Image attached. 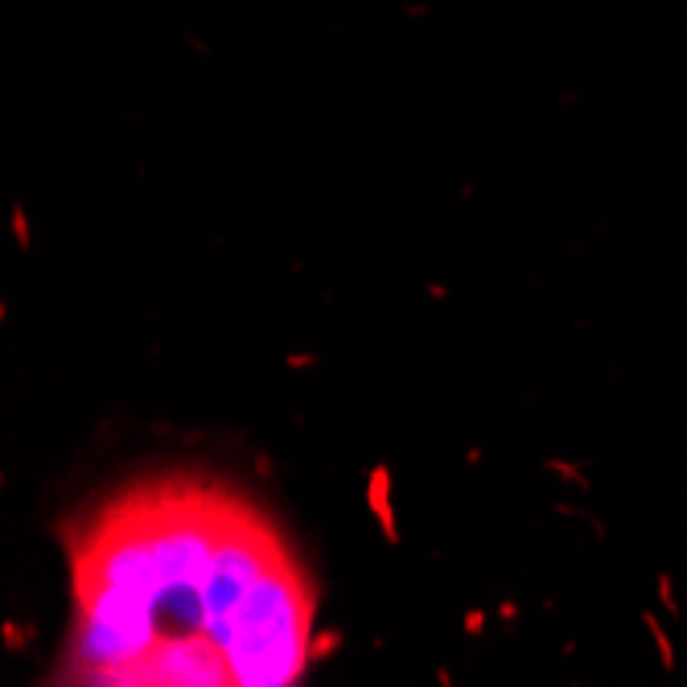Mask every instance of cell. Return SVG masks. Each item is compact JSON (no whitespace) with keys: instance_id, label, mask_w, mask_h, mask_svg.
Segmentation results:
<instances>
[{"instance_id":"cell-2","label":"cell","mask_w":687,"mask_h":687,"mask_svg":"<svg viewBox=\"0 0 687 687\" xmlns=\"http://www.w3.org/2000/svg\"><path fill=\"white\" fill-rule=\"evenodd\" d=\"M370 507H375V515H379L383 531H387V539H395V519H392V474L387 469H375L370 474Z\"/></svg>"},{"instance_id":"cell-1","label":"cell","mask_w":687,"mask_h":687,"mask_svg":"<svg viewBox=\"0 0 687 687\" xmlns=\"http://www.w3.org/2000/svg\"><path fill=\"white\" fill-rule=\"evenodd\" d=\"M71 683L288 687L313 663L317 589L276 523L226 486L124 490L71 544Z\"/></svg>"},{"instance_id":"cell-4","label":"cell","mask_w":687,"mask_h":687,"mask_svg":"<svg viewBox=\"0 0 687 687\" xmlns=\"http://www.w3.org/2000/svg\"><path fill=\"white\" fill-rule=\"evenodd\" d=\"M17 239H21V248H29V223H25L21 210H17Z\"/></svg>"},{"instance_id":"cell-3","label":"cell","mask_w":687,"mask_h":687,"mask_svg":"<svg viewBox=\"0 0 687 687\" xmlns=\"http://www.w3.org/2000/svg\"><path fill=\"white\" fill-rule=\"evenodd\" d=\"M642 622H646V630H651V634H654V642H659V659H663V667H676V651H671V638L663 634V626H659V617H654V614H646Z\"/></svg>"}]
</instances>
